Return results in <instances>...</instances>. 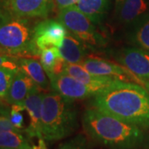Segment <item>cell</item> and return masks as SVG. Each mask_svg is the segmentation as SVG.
<instances>
[{
	"mask_svg": "<svg viewBox=\"0 0 149 149\" xmlns=\"http://www.w3.org/2000/svg\"><path fill=\"white\" fill-rule=\"evenodd\" d=\"M39 58L47 72L53 74H61L64 71L65 61L61 57L59 52V48H44L39 53Z\"/></svg>",
	"mask_w": 149,
	"mask_h": 149,
	"instance_id": "obj_18",
	"label": "cell"
},
{
	"mask_svg": "<svg viewBox=\"0 0 149 149\" xmlns=\"http://www.w3.org/2000/svg\"><path fill=\"white\" fill-rule=\"evenodd\" d=\"M109 0H80L75 7L95 24H100L106 13Z\"/></svg>",
	"mask_w": 149,
	"mask_h": 149,
	"instance_id": "obj_17",
	"label": "cell"
},
{
	"mask_svg": "<svg viewBox=\"0 0 149 149\" xmlns=\"http://www.w3.org/2000/svg\"><path fill=\"white\" fill-rule=\"evenodd\" d=\"M95 107L139 128H149V92L138 84L116 80L95 96Z\"/></svg>",
	"mask_w": 149,
	"mask_h": 149,
	"instance_id": "obj_1",
	"label": "cell"
},
{
	"mask_svg": "<svg viewBox=\"0 0 149 149\" xmlns=\"http://www.w3.org/2000/svg\"><path fill=\"white\" fill-rule=\"evenodd\" d=\"M9 130L20 131V130H18L17 128H16L13 125L9 117H8V116H0V133H3V132H5V131H9Z\"/></svg>",
	"mask_w": 149,
	"mask_h": 149,
	"instance_id": "obj_25",
	"label": "cell"
},
{
	"mask_svg": "<svg viewBox=\"0 0 149 149\" xmlns=\"http://www.w3.org/2000/svg\"><path fill=\"white\" fill-rule=\"evenodd\" d=\"M8 14H10V13L7 8L5 0H0V22Z\"/></svg>",
	"mask_w": 149,
	"mask_h": 149,
	"instance_id": "obj_27",
	"label": "cell"
},
{
	"mask_svg": "<svg viewBox=\"0 0 149 149\" xmlns=\"http://www.w3.org/2000/svg\"><path fill=\"white\" fill-rule=\"evenodd\" d=\"M32 149H48L47 145H46V143H45V139L43 137L38 139L37 145H33Z\"/></svg>",
	"mask_w": 149,
	"mask_h": 149,
	"instance_id": "obj_28",
	"label": "cell"
},
{
	"mask_svg": "<svg viewBox=\"0 0 149 149\" xmlns=\"http://www.w3.org/2000/svg\"><path fill=\"white\" fill-rule=\"evenodd\" d=\"M117 60L139 78L149 81V52L140 48H125L118 54Z\"/></svg>",
	"mask_w": 149,
	"mask_h": 149,
	"instance_id": "obj_11",
	"label": "cell"
},
{
	"mask_svg": "<svg viewBox=\"0 0 149 149\" xmlns=\"http://www.w3.org/2000/svg\"><path fill=\"white\" fill-rule=\"evenodd\" d=\"M9 113H10V109H8V107L4 106L3 104H2V103H0V116L9 117Z\"/></svg>",
	"mask_w": 149,
	"mask_h": 149,
	"instance_id": "obj_29",
	"label": "cell"
},
{
	"mask_svg": "<svg viewBox=\"0 0 149 149\" xmlns=\"http://www.w3.org/2000/svg\"><path fill=\"white\" fill-rule=\"evenodd\" d=\"M63 72L73 76L76 80H80L81 83L86 85L94 96L104 91L118 80L113 77L92 74L86 70L80 64L65 63Z\"/></svg>",
	"mask_w": 149,
	"mask_h": 149,
	"instance_id": "obj_10",
	"label": "cell"
},
{
	"mask_svg": "<svg viewBox=\"0 0 149 149\" xmlns=\"http://www.w3.org/2000/svg\"><path fill=\"white\" fill-rule=\"evenodd\" d=\"M28 137L24 136L21 131L9 130L0 133V148L13 149H32Z\"/></svg>",
	"mask_w": 149,
	"mask_h": 149,
	"instance_id": "obj_20",
	"label": "cell"
},
{
	"mask_svg": "<svg viewBox=\"0 0 149 149\" xmlns=\"http://www.w3.org/2000/svg\"><path fill=\"white\" fill-rule=\"evenodd\" d=\"M85 132L109 149H139L144 141L142 128L100 111L85 110L82 118Z\"/></svg>",
	"mask_w": 149,
	"mask_h": 149,
	"instance_id": "obj_2",
	"label": "cell"
},
{
	"mask_svg": "<svg viewBox=\"0 0 149 149\" xmlns=\"http://www.w3.org/2000/svg\"><path fill=\"white\" fill-rule=\"evenodd\" d=\"M33 29L28 18L8 14L0 22V48L13 56H38L33 44Z\"/></svg>",
	"mask_w": 149,
	"mask_h": 149,
	"instance_id": "obj_4",
	"label": "cell"
},
{
	"mask_svg": "<svg viewBox=\"0 0 149 149\" xmlns=\"http://www.w3.org/2000/svg\"><path fill=\"white\" fill-rule=\"evenodd\" d=\"M68 33L58 19H46L37 23L33 29V44L37 56L44 48L61 47Z\"/></svg>",
	"mask_w": 149,
	"mask_h": 149,
	"instance_id": "obj_7",
	"label": "cell"
},
{
	"mask_svg": "<svg viewBox=\"0 0 149 149\" xmlns=\"http://www.w3.org/2000/svg\"><path fill=\"white\" fill-rule=\"evenodd\" d=\"M78 125L72 101L57 92L43 93L42 104V133L45 140L58 141L71 135Z\"/></svg>",
	"mask_w": 149,
	"mask_h": 149,
	"instance_id": "obj_3",
	"label": "cell"
},
{
	"mask_svg": "<svg viewBox=\"0 0 149 149\" xmlns=\"http://www.w3.org/2000/svg\"><path fill=\"white\" fill-rule=\"evenodd\" d=\"M58 20L70 33L85 45L100 47L106 44V40L97 30L95 23L74 5L59 11Z\"/></svg>",
	"mask_w": 149,
	"mask_h": 149,
	"instance_id": "obj_5",
	"label": "cell"
},
{
	"mask_svg": "<svg viewBox=\"0 0 149 149\" xmlns=\"http://www.w3.org/2000/svg\"><path fill=\"white\" fill-rule=\"evenodd\" d=\"M37 87L38 86L36 83L24 71L19 69L13 79L5 101L10 105L23 104L27 95Z\"/></svg>",
	"mask_w": 149,
	"mask_h": 149,
	"instance_id": "obj_13",
	"label": "cell"
},
{
	"mask_svg": "<svg viewBox=\"0 0 149 149\" xmlns=\"http://www.w3.org/2000/svg\"><path fill=\"white\" fill-rule=\"evenodd\" d=\"M80 65L92 74L113 77L124 82L138 84L149 91V82H145L146 80L139 78L130 70L121 64H116L103 59L87 58L85 59Z\"/></svg>",
	"mask_w": 149,
	"mask_h": 149,
	"instance_id": "obj_6",
	"label": "cell"
},
{
	"mask_svg": "<svg viewBox=\"0 0 149 149\" xmlns=\"http://www.w3.org/2000/svg\"><path fill=\"white\" fill-rule=\"evenodd\" d=\"M131 42L140 49L149 52V13L133 23Z\"/></svg>",
	"mask_w": 149,
	"mask_h": 149,
	"instance_id": "obj_19",
	"label": "cell"
},
{
	"mask_svg": "<svg viewBox=\"0 0 149 149\" xmlns=\"http://www.w3.org/2000/svg\"><path fill=\"white\" fill-rule=\"evenodd\" d=\"M16 72L8 68H0V101H5L6 95Z\"/></svg>",
	"mask_w": 149,
	"mask_h": 149,
	"instance_id": "obj_21",
	"label": "cell"
},
{
	"mask_svg": "<svg viewBox=\"0 0 149 149\" xmlns=\"http://www.w3.org/2000/svg\"><path fill=\"white\" fill-rule=\"evenodd\" d=\"M19 69L24 71L32 79L39 89L47 91L51 87V81L42 65L34 58H18Z\"/></svg>",
	"mask_w": 149,
	"mask_h": 149,
	"instance_id": "obj_16",
	"label": "cell"
},
{
	"mask_svg": "<svg viewBox=\"0 0 149 149\" xmlns=\"http://www.w3.org/2000/svg\"><path fill=\"white\" fill-rule=\"evenodd\" d=\"M5 2L10 14L28 19L47 17L55 5L54 0H5Z\"/></svg>",
	"mask_w": 149,
	"mask_h": 149,
	"instance_id": "obj_9",
	"label": "cell"
},
{
	"mask_svg": "<svg viewBox=\"0 0 149 149\" xmlns=\"http://www.w3.org/2000/svg\"><path fill=\"white\" fill-rule=\"evenodd\" d=\"M59 149H91L87 147L85 140L82 139H74L60 146Z\"/></svg>",
	"mask_w": 149,
	"mask_h": 149,
	"instance_id": "obj_24",
	"label": "cell"
},
{
	"mask_svg": "<svg viewBox=\"0 0 149 149\" xmlns=\"http://www.w3.org/2000/svg\"><path fill=\"white\" fill-rule=\"evenodd\" d=\"M47 73L53 91L70 101L84 100L94 96L86 85L65 72L61 74Z\"/></svg>",
	"mask_w": 149,
	"mask_h": 149,
	"instance_id": "obj_8",
	"label": "cell"
},
{
	"mask_svg": "<svg viewBox=\"0 0 149 149\" xmlns=\"http://www.w3.org/2000/svg\"><path fill=\"white\" fill-rule=\"evenodd\" d=\"M80 0H54V4L60 11L70 6L75 5Z\"/></svg>",
	"mask_w": 149,
	"mask_h": 149,
	"instance_id": "obj_26",
	"label": "cell"
},
{
	"mask_svg": "<svg viewBox=\"0 0 149 149\" xmlns=\"http://www.w3.org/2000/svg\"><path fill=\"white\" fill-rule=\"evenodd\" d=\"M0 149H13V148H0Z\"/></svg>",
	"mask_w": 149,
	"mask_h": 149,
	"instance_id": "obj_30",
	"label": "cell"
},
{
	"mask_svg": "<svg viewBox=\"0 0 149 149\" xmlns=\"http://www.w3.org/2000/svg\"><path fill=\"white\" fill-rule=\"evenodd\" d=\"M43 93L38 87L35 88L27 95L23 102L25 110L27 112L30 123L25 130L28 138H42V104Z\"/></svg>",
	"mask_w": 149,
	"mask_h": 149,
	"instance_id": "obj_12",
	"label": "cell"
},
{
	"mask_svg": "<svg viewBox=\"0 0 149 149\" xmlns=\"http://www.w3.org/2000/svg\"><path fill=\"white\" fill-rule=\"evenodd\" d=\"M85 45V43L69 32L64 38L59 52L65 63L81 64L86 56Z\"/></svg>",
	"mask_w": 149,
	"mask_h": 149,
	"instance_id": "obj_15",
	"label": "cell"
},
{
	"mask_svg": "<svg viewBox=\"0 0 149 149\" xmlns=\"http://www.w3.org/2000/svg\"><path fill=\"white\" fill-rule=\"evenodd\" d=\"M148 0H118V19L123 24L133 25L148 14Z\"/></svg>",
	"mask_w": 149,
	"mask_h": 149,
	"instance_id": "obj_14",
	"label": "cell"
},
{
	"mask_svg": "<svg viewBox=\"0 0 149 149\" xmlns=\"http://www.w3.org/2000/svg\"><path fill=\"white\" fill-rule=\"evenodd\" d=\"M17 60L18 58H17L16 56L8 54L0 48V68L3 67L17 71L19 70Z\"/></svg>",
	"mask_w": 149,
	"mask_h": 149,
	"instance_id": "obj_23",
	"label": "cell"
},
{
	"mask_svg": "<svg viewBox=\"0 0 149 149\" xmlns=\"http://www.w3.org/2000/svg\"><path fill=\"white\" fill-rule=\"evenodd\" d=\"M23 110H25V107L23 104H17L11 105L10 113H9L10 121L13 123V125L20 131L22 130L24 124V118L22 113Z\"/></svg>",
	"mask_w": 149,
	"mask_h": 149,
	"instance_id": "obj_22",
	"label": "cell"
}]
</instances>
